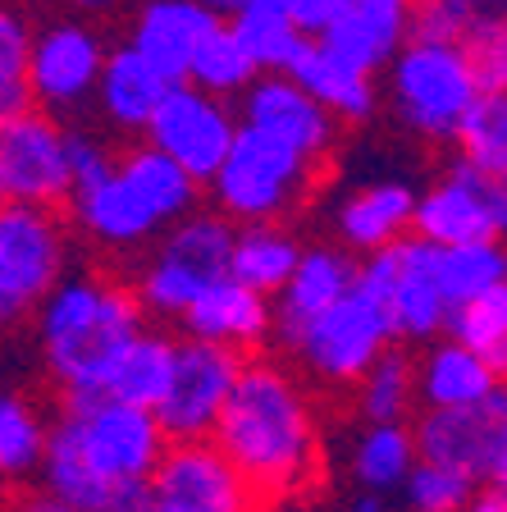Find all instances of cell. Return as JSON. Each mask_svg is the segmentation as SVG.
<instances>
[{"label":"cell","mask_w":507,"mask_h":512,"mask_svg":"<svg viewBox=\"0 0 507 512\" xmlns=\"http://www.w3.org/2000/svg\"><path fill=\"white\" fill-rule=\"evenodd\" d=\"M206 439L229 458V467L252 485L261 503L302 499L325 471L320 416L307 384L265 357L243 362Z\"/></svg>","instance_id":"6da1fadb"},{"label":"cell","mask_w":507,"mask_h":512,"mask_svg":"<svg viewBox=\"0 0 507 512\" xmlns=\"http://www.w3.org/2000/svg\"><path fill=\"white\" fill-rule=\"evenodd\" d=\"M165 448L169 435L160 430L156 412L101 394H78L69 398L60 421L46 426L37 471L51 499L69 503L74 512H96L115 494L142 490Z\"/></svg>","instance_id":"7a4b0ae2"},{"label":"cell","mask_w":507,"mask_h":512,"mask_svg":"<svg viewBox=\"0 0 507 512\" xmlns=\"http://www.w3.org/2000/svg\"><path fill=\"white\" fill-rule=\"evenodd\" d=\"M37 339L64 398L96 394V384L138 330H147V311L133 288L106 275H60V284L37 302Z\"/></svg>","instance_id":"3957f363"},{"label":"cell","mask_w":507,"mask_h":512,"mask_svg":"<svg viewBox=\"0 0 507 512\" xmlns=\"http://www.w3.org/2000/svg\"><path fill=\"white\" fill-rule=\"evenodd\" d=\"M316 179L320 160L238 124L224 160L206 179V192L229 224H279L316 192Z\"/></svg>","instance_id":"277c9868"},{"label":"cell","mask_w":507,"mask_h":512,"mask_svg":"<svg viewBox=\"0 0 507 512\" xmlns=\"http://www.w3.org/2000/svg\"><path fill=\"white\" fill-rule=\"evenodd\" d=\"M229 243L233 224L220 211H188L174 220L138 270V307L147 316L179 320L215 279L229 275Z\"/></svg>","instance_id":"5b68a950"},{"label":"cell","mask_w":507,"mask_h":512,"mask_svg":"<svg viewBox=\"0 0 507 512\" xmlns=\"http://www.w3.org/2000/svg\"><path fill=\"white\" fill-rule=\"evenodd\" d=\"M384 69H389V96L398 119L425 142L453 138L457 119L480 96L476 69L466 60L462 42H434V37L412 32Z\"/></svg>","instance_id":"8992f818"},{"label":"cell","mask_w":507,"mask_h":512,"mask_svg":"<svg viewBox=\"0 0 507 512\" xmlns=\"http://www.w3.org/2000/svg\"><path fill=\"white\" fill-rule=\"evenodd\" d=\"M69 266V234L51 206L0 202V330L37 311Z\"/></svg>","instance_id":"52a82bcc"},{"label":"cell","mask_w":507,"mask_h":512,"mask_svg":"<svg viewBox=\"0 0 507 512\" xmlns=\"http://www.w3.org/2000/svg\"><path fill=\"white\" fill-rule=\"evenodd\" d=\"M416 458L457 471L471 485L507 480V398L494 394L480 407H425L412 426Z\"/></svg>","instance_id":"ba28073f"},{"label":"cell","mask_w":507,"mask_h":512,"mask_svg":"<svg viewBox=\"0 0 507 512\" xmlns=\"http://www.w3.org/2000/svg\"><path fill=\"white\" fill-rule=\"evenodd\" d=\"M393 348V330L366 293L348 288L329 311H320L307 330L297 334L293 352L297 362L307 366V375L325 389H352L375 357Z\"/></svg>","instance_id":"9c48e42d"},{"label":"cell","mask_w":507,"mask_h":512,"mask_svg":"<svg viewBox=\"0 0 507 512\" xmlns=\"http://www.w3.org/2000/svg\"><path fill=\"white\" fill-rule=\"evenodd\" d=\"M0 202H69V128L51 110L19 106L0 119Z\"/></svg>","instance_id":"30bf717a"},{"label":"cell","mask_w":507,"mask_h":512,"mask_svg":"<svg viewBox=\"0 0 507 512\" xmlns=\"http://www.w3.org/2000/svg\"><path fill=\"white\" fill-rule=\"evenodd\" d=\"M507 229V188L494 174L471 165H448L430 188L416 192L412 234L434 247L453 243H503Z\"/></svg>","instance_id":"8fae6325"},{"label":"cell","mask_w":507,"mask_h":512,"mask_svg":"<svg viewBox=\"0 0 507 512\" xmlns=\"http://www.w3.org/2000/svg\"><path fill=\"white\" fill-rule=\"evenodd\" d=\"M156 512H261L265 503L211 439H169L147 480Z\"/></svg>","instance_id":"7c38bea8"},{"label":"cell","mask_w":507,"mask_h":512,"mask_svg":"<svg viewBox=\"0 0 507 512\" xmlns=\"http://www.w3.org/2000/svg\"><path fill=\"white\" fill-rule=\"evenodd\" d=\"M233 133H238V110H233V101L201 92V87H192V83H169L165 101H160L156 115L142 128L147 147L169 156L197 183H206L215 174V165L224 160Z\"/></svg>","instance_id":"4fadbf2b"},{"label":"cell","mask_w":507,"mask_h":512,"mask_svg":"<svg viewBox=\"0 0 507 512\" xmlns=\"http://www.w3.org/2000/svg\"><path fill=\"white\" fill-rule=\"evenodd\" d=\"M106 64V42L92 23L64 19L28 37V106L37 110H78L92 101L96 78Z\"/></svg>","instance_id":"5bb4252c"},{"label":"cell","mask_w":507,"mask_h":512,"mask_svg":"<svg viewBox=\"0 0 507 512\" xmlns=\"http://www.w3.org/2000/svg\"><path fill=\"white\" fill-rule=\"evenodd\" d=\"M247 357L201 339L174 343V366H169L165 398L156 403V421L169 439H206L229 398L233 380Z\"/></svg>","instance_id":"9a60e30c"},{"label":"cell","mask_w":507,"mask_h":512,"mask_svg":"<svg viewBox=\"0 0 507 512\" xmlns=\"http://www.w3.org/2000/svg\"><path fill=\"white\" fill-rule=\"evenodd\" d=\"M384 316L393 343H430L448 325V298L439 284V247L407 234L389 247V288H384Z\"/></svg>","instance_id":"2e32d148"},{"label":"cell","mask_w":507,"mask_h":512,"mask_svg":"<svg viewBox=\"0 0 507 512\" xmlns=\"http://www.w3.org/2000/svg\"><path fill=\"white\" fill-rule=\"evenodd\" d=\"M238 124L256 128L265 138L302 151L307 160H320V165H325L329 147H334V128H338L288 74H256L252 87L243 92Z\"/></svg>","instance_id":"e0dca14e"},{"label":"cell","mask_w":507,"mask_h":512,"mask_svg":"<svg viewBox=\"0 0 507 512\" xmlns=\"http://www.w3.org/2000/svg\"><path fill=\"white\" fill-rule=\"evenodd\" d=\"M357 261L343 247H302L293 275L270 298V339L293 348L297 334L307 330L320 311H329L352 288Z\"/></svg>","instance_id":"ac0fdd59"},{"label":"cell","mask_w":507,"mask_h":512,"mask_svg":"<svg viewBox=\"0 0 507 512\" xmlns=\"http://www.w3.org/2000/svg\"><path fill=\"white\" fill-rule=\"evenodd\" d=\"M69 206H74V220L96 247L106 252H138V247L156 243L165 234V224L156 220L142 192L119 174V165H110L106 174L87 188L69 192Z\"/></svg>","instance_id":"d6986e66"},{"label":"cell","mask_w":507,"mask_h":512,"mask_svg":"<svg viewBox=\"0 0 507 512\" xmlns=\"http://www.w3.org/2000/svg\"><path fill=\"white\" fill-rule=\"evenodd\" d=\"M412 37V0H348L316 42L361 74H380L402 42Z\"/></svg>","instance_id":"ffe728a7"},{"label":"cell","mask_w":507,"mask_h":512,"mask_svg":"<svg viewBox=\"0 0 507 512\" xmlns=\"http://www.w3.org/2000/svg\"><path fill=\"white\" fill-rule=\"evenodd\" d=\"M179 325L188 339L215 343V348L247 357L252 348H261L270 339V298H261V293H252V288L224 275L183 311Z\"/></svg>","instance_id":"44dd1931"},{"label":"cell","mask_w":507,"mask_h":512,"mask_svg":"<svg viewBox=\"0 0 507 512\" xmlns=\"http://www.w3.org/2000/svg\"><path fill=\"white\" fill-rule=\"evenodd\" d=\"M215 28V19L197 0H142L128 28V46L151 64L169 83L188 78V64L197 55L201 37Z\"/></svg>","instance_id":"7402d4cb"},{"label":"cell","mask_w":507,"mask_h":512,"mask_svg":"<svg viewBox=\"0 0 507 512\" xmlns=\"http://www.w3.org/2000/svg\"><path fill=\"white\" fill-rule=\"evenodd\" d=\"M412 371H416V398L425 407H480L494 394H503V371H494L485 357H476L448 334L430 339L425 357L412 362Z\"/></svg>","instance_id":"603a6c76"},{"label":"cell","mask_w":507,"mask_h":512,"mask_svg":"<svg viewBox=\"0 0 507 512\" xmlns=\"http://www.w3.org/2000/svg\"><path fill=\"white\" fill-rule=\"evenodd\" d=\"M412 211H416V188L402 179H375L343 197L338 206V238L348 252H384V247L402 243L412 234Z\"/></svg>","instance_id":"cb8c5ba5"},{"label":"cell","mask_w":507,"mask_h":512,"mask_svg":"<svg viewBox=\"0 0 507 512\" xmlns=\"http://www.w3.org/2000/svg\"><path fill=\"white\" fill-rule=\"evenodd\" d=\"M169 78L160 69H151L133 46H115L106 51V64H101V78H96V101H101V115H106L110 128L119 133H142L147 119L156 115V106L165 101Z\"/></svg>","instance_id":"d4e9b609"},{"label":"cell","mask_w":507,"mask_h":512,"mask_svg":"<svg viewBox=\"0 0 507 512\" xmlns=\"http://www.w3.org/2000/svg\"><path fill=\"white\" fill-rule=\"evenodd\" d=\"M288 78H293L334 124H366V119L375 115V78L352 69V64H343L338 55H329L320 42H307V51L288 64Z\"/></svg>","instance_id":"484cf974"},{"label":"cell","mask_w":507,"mask_h":512,"mask_svg":"<svg viewBox=\"0 0 507 512\" xmlns=\"http://www.w3.org/2000/svg\"><path fill=\"white\" fill-rule=\"evenodd\" d=\"M169 366H174V339L156 330H138L115 352V362L106 366L96 394L156 412V403L165 398V384H169Z\"/></svg>","instance_id":"4316f807"},{"label":"cell","mask_w":507,"mask_h":512,"mask_svg":"<svg viewBox=\"0 0 507 512\" xmlns=\"http://www.w3.org/2000/svg\"><path fill=\"white\" fill-rule=\"evenodd\" d=\"M297 256H302V243L284 224H238L229 243V279H238L261 298H275L284 279L293 275Z\"/></svg>","instance_id":"83f0119b"},{"label":"cell","mask_w":507,"mask_h":512,"mask_svg":"<svg viewBox=\"0 0 507 512\" xmlns=\"http://www.w3.org/2000/svg\"><path fill=\"white\" fill-rule=\"evenodd\" d=\"M233 37L247 46L261 74H288V64L307 51V32L288 19V0H247L229 19Z\"/></svg>","instance_id":"f1b7e54d"},{"label":"cell","mask_w":507,"mask_h":512,"mask_svg":"<svg viewBox=\"0 0 507 512\" xmlns=\"http://www.w3.org/2000/svg\"><path fill=\"white\" fill-rule=\"evenodd\" d=\"M115 165H119V174H124L133 188L142 192V202L156 211V220L165 224H174V220H183L188 211H197V197H201V183L192 179L188 170H179L169 156H160L156 147H128L124 156H115Z\"/></svg>","instance_id":"f546056e"},{"label":"cell","mask_w":507,"mask_h":512,"mask_svg":"<svg viewBox=\"0 0 507 512\" xmlns=\"http://www.w3.org/2000/svg\"><path fill=\"white\" fill-rule=\"evenodd\" d=\"M416 467V439L407 421H366L352 439V476L361 490L389 494Z\"/></svg>","instance_id":"4dcf8cb0"},{"label":"cell","mask_w":507,"mask_h":512,"mask_svg":"<svg viewBox=\"0 0 507 512\" xmlns=\"http://www.w3.org/2000/svg\"><path fill=\"white\" fill-rule=\"evenodd\" d=\"M448 142H457V151H462L457 160L462 165L503 179L507 174V92H480L471 101V110L457 119Z\"/></svg>","instance_id":"1f68e13d"},{"label":"cell","mask_w":507,"mask_h":512,"mask_svg":"<svg viewBox=\"0 0 507 512\" xmlns=\"http://www.w3.org/2000/svg\"><path fill=\"white\" fill-rule=\"evenodd\" d=\"M256 74H261V69L252 64L247 46L233 37L229 23H215V28L201 37V46H197V55H192L188 78H183V83H192V87H201V92L233 101V96H243L247 87H252Z\"/></svg>","instance_id":"d6a6232c"},{"label":"cell","mask_w":507,"mask_h":512,"mask_svg":"<svg viewBox=\"0 0 507 512\" xmlns=\"http://www.w3.org/2000/svg\"><path fill=\"white\" fill-rule=\"evenodd\" d=\"M439 284H444L448 311L471 298H485L494 288H507V256L503 243H453L439 247Z\"/></svg>","instance_id":"836d02e7"},{"label":"cell","mask_w":507,"mask_h":512,"mask_svg":"<svg viewBox=\"0 0 507 512\" xmlns=\"http://www.w3.org/2000/svg\"><path fill=\"white\" fill-rule=\"evenodd\" d=\"M357 389V412L361 421H402L416 403V371L412 357L402 348H384L375 362L361 371Z\"/></svg>","instance_id":"e575fe53"},{"label":"cell","mask_w":507,"mask_h":512,"mask_svg":"<svg viewBox=\"0 0 507 512\" xmlns=\"http://www.w3.org/2000/svg\"><path fill=\"white\" fill-rule=\"evenodd\" d=\"M448 339L485 357L494 371H507V288H494L485 298H471L448 311Z\"/></svg>","instance_id":"d590c367"},{"label":"cell","mask_w":507,"mask_h":512,"mask_svg":"<svg viewBox=\"0 0 507 512\" xmlns=\"http://www.w3.org/2000/svg\"><path fill=\"white\" fill-rule=\"evenodd\" d=\"M46 448L42 412L19 394H0V480H23L37 471Z\"/></svg>","instance_id":"8d00e7d4"},{"label":"cell","mask_w":507,"mask_h":512,"mask_svg":"<svg viewBox=\"0 0 507 512\" xmlns=\"http://www.w3.org/2000/svg\"><path fill=\"white\" fill-rule=\"evenodd\" d=\"M402 499H407V508L412 512H457L466 499H471V480H462L457 471L448 467H434V462H421L416 458V467L407 471V480L398 485Z\"/></svg>","instance_id":"74e56055"},{"label":"cell","mask_w":507,"mask_h":512,"mask_svg":"<svg viewBox=\"0 0 507 512\" xmlns=\"http://www.w3.org/2000/svg\"><path fill=\"white\" fill-rule=\"evenodd\" d=\"M28 37L32 28L10 10V5H0V96L10 101L14 110L28 106Z\"/></svg>","instance_id":"f35d334b"},{"label":"cell","mask_w":507,"mask_h":512,"mask_svg":"<svg viewBox=\"0 0 507 512\" xmlns=\"http://www.w3.org/2000/svg\"><path fill=\"white\" fill-rule=\"evenodd\" d=\"M466 60L476 69L480 92H507V28L503 19L476 23V28L462 37Z\"/></svg>","instance_id":"ab89813d"},{"label":"cell","mask_w":507,"mask_h":512,"mask_svg":"<svg viewBox=\"0 0 507 512\" xmlns=\"http://www.w3.org/2000/svg\"><path fill=\"white\" fill-rule=\"evenodd\" d=\"M110 165H115V151L106 142L96 138V133H83V128H69V192L96 183Z\"/></svg>","instance_id":"60d3db41"},{"label":"cell","mask_w":507,"mask_h":512,"mask_svg":"<svg viewBox=\"0 0 507 512\" xmlns=\"http://www.w3.org/2000/svg\"><path fill=\"white\" fill-rule=\"evenodd\" d=\"M343 10H348V0H288V19L307 32L311 42H316Z\"/></svg>","instance_id":"b9f144b4"},{"label":"cell","mask_w":507,"mask_h":512,"mask_svg":"<svg viewBox=\"0 0 507 512\" xmlns=\"http://www.w3.org/2000/svg\"><path fill=\"white\" fill-rule=\"evenodd\" d=\"M457 512H507L503 485H480V490H471V499H466Z\"/></svg>","instance_id":"7bdbcfd3"},{"label":"cell","mask_w":507,"mask_h":512,"mask_svg":"<svg viewBox=\"0 0 507 512\" xmlns=\"http://www.w3.org/2000/svg\"><path fill=\"white\" fill-rule=\"evenodd\" d=\"M96 512H156V508H151L147 485H142V490H124V494H115V499H106Z\"/></svg>","instance_id":"ee69618b"},{"label":"cell","mask_w":507,"mask_h":512,"mask_svg":"<svg viewBox=\"0 0 507 512\" xmlns=\"http://www.w3.org/2000/svg\"><path fill=\"white\" fill-rule=\"evenodd\" d=\"M466 14L476 23H489V19H503V10H507V0H457Z\"/></svg>","instance_id":"f6af8a7d"},{"label":"cell","mask_w":507,"mask_h":512,"mask_svg":"<svg viewBox=\"0 0 507 512\" xmlns=\"http://www.w3.org/2000/svg\"><path fill=\"white\" fill-rule=\"evenodd\" d=\"M14 512H74V508H69V503H60V499H51V494L42 490V494H28V499H23Z\"/></svg>","instance_id":"bcb514c9"},{"label":"cell","mask_w":507,"mask_h":512,"mask_svg":"<svg viewBox=\"0 0 507 512\" xmlns=\"http://www.w3.org/2000/svg\"><path fill=\"white\" fill-rule=\"evenodd\" d=\"M197 5H201V10H206V14H211L215 23H229L233 14H238V10H243V5H247V0H197Z\"/></svg>","instance_id":"7dc6e473"},{"label":"cell","mask_w":507,"mask_h":512,"mask_svg":"<svg viewBox=\"0 0 507 512\" xmlns=\"http://www.w3.org/2000/svg\"><path fill=\"white\" fill-rule=\"evenodd\" d=\"M74 5H83V10H110V5H124V0H74Z\"/></svg>","instance_id":"c3c4849f"},{"label":"cell","mask_w":507,"mask_h":512,"mask_svg":"<svg viewBox=\"0 0 507 512\" xmlns=\"http://www.w3.org/2000/svg\"><path fill=\"white\" fill-rule=\"evenodd\" d=\"M343 512H384V508L375 499H366V503H352V508H343Z\"/></svg>","instance_id":"681fc988"},{"label":"cell","mask_w":507,"mask_h":512,"mask_svg":"<svg viewBox=\"0 0 507 512\" xmlns=\"http://www.w3.org/2000/svg\"><path fill=\"white\" fill-rule=\"evenodd\" d=\"M10 110H14V106H10V101H5V96H0V119L10 115Z\"/></svg>","instance_id":"f907efd6"}]
</instances>
